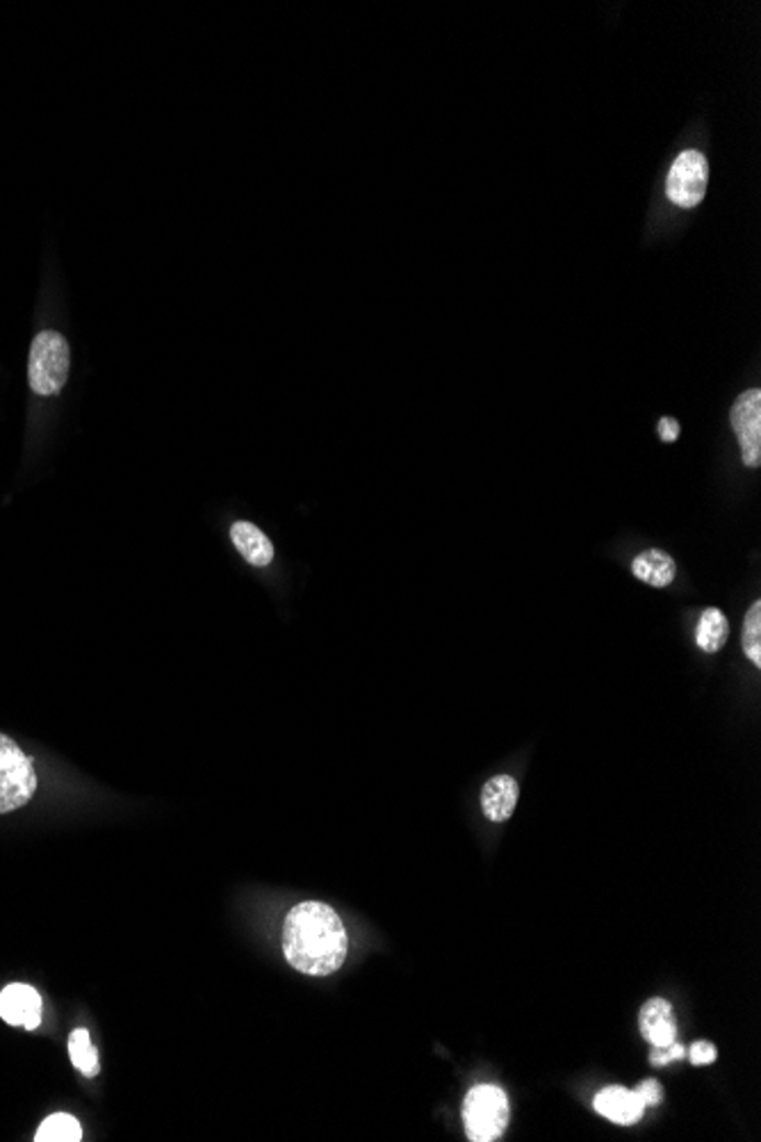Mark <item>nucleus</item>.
<instances>
[{
    "label": "nucleus",
    "mask_w": 761,
    "mask_h": 1142,
    "mask_svg": "<svg viewBox=\"0 0 761 1142\" xmlns=\"http://www.w3.org/2000/svg\"><path fill=\"white\" fill-rule=\"evenodd\" d=\"M349 938L338 913L320 900L294 906L283 923L288 963L309 976L336 974L347 960Z\"/></svg>",
    "instance_id": "f257e3e1"
},
{
    "label": "nucleus",
    "mask_w": 761,
    "mask_h": 1142,
    "mask_svg": "<svg viewBox=\"0 0 761 1142\" xmlns=\"http://www.w3.org/2000/svg\"><path fill=\"white\" fill-rule=\"evenodd\" d=\"M0 1017L10 1027H23L35 1031L42 1025V997L35 987L12 983L0 992Z\"/></svg>",
    "instance_id": "0eeeda50"
},
{
    "label": "nucleus",
    "mask_w": 761,
    "mask_h": 1142,
    "mask_svg": "<svg viewBox=\"0 0 761 1142\" xmlns=\"http://www.w3.org/2000/svg\"><path fill=\"white\" fill-rule=\"evenodd\" d=\"M71 351L67 340L57 331H42L30 347L27 379L37 395L51 398L65 388L69 379Z\"/></svg>",
    "instance_id": "f03ea898"
},
{
    "label": "nucleus",
    "mask_w": 761,
    "mask_h": 1142,
    "mask_svg": "<svg viewBox=\"0 0 761 1142\" xmlns=\"http://www.w3.org/2000/svg\"><path fill=\"white\" fill-rule=\"evenodd\" d=\"M517 798H521L517 780L511 775H495L481 790V809L491 821L502 824L515 813Z\"/></svg>",
    "instance_id": "1a4fd4ad"
},
{
    "label": "nucleus",
    "mask_w": 761,
    "mask_h": 1142,
    "mask_svg": "<svg viewBox=\"0 0 761 1142\" xmlns=\"http://www.w3.org/2000/svg\"><path fill=\"white\" fill-rule=\"evenodd\" d=\"M659 436H661V440H665V443L678 440V436H680V423H678V419H673V417H661V419H659Z\"/></svg>",
    "instance_id": "aec40b11"
},
{
    "label": "nucleus",
    "mask_w": 761,
    "mask_h": 1142,
    "mask_svg": "<svg viewBox=\"0 0 761 1142\" xmlns=\"http://www.w3.org/2000/svg\"><path fill=\"white\" fill-rule=\"evenodd\" d=\"M37 792L35 762L8 735L0 732V815L30 803Z\"/></svg>",
    "instance_id": "7ed1b4c3"
},
{
    "label": "nucleus",
    "mask_w": 761,
    "mask_h": 1142,
    "mask_svg": "<svg viewBox=\"0 0 761 1142\" xmlns=\"http://www.w3.org/2000/svg\"><path fill=\"white\" fill-rule=\"evenodd\" d=\"M689 1056H691V1061H693L695 1065H709V1063L716 1061V1046H714L712 1042H703V1040H700V1042H695V1044L691 1046V1054H689Z\"/></svg>",
    "instance_id": "6ab92c4d"
},
{
    "label": "nucleus",
    "mask_w": 761,
    "mask_h": 1142,
    "mask_svg": "<svg viewBox=\"0 0 761 1142\" xmlns=\"http://www.w3.org/2000/svg\"><path fill=\"white\" fill-rule=\"evenodd\" d=\"M636 1095L641 1097V1101L646 1104V1108H648V1106H657V1104L663 1099L661 1084H659V1081H654V1078L644 1081V1084L636 1088Z\"/></svg>",
    "instance_id": "a211bd4d"
},
{
    "label": "nucleus",
    "mask_w": 761,
    "mask_h": 1142,
    "mask_svg": "<svg viewBox=\"0 0 761 1142\" xmlns=\"http://www.w3.org/2000/svg\"><path fill=\"white\" fill-rule=\"evenodd\" d=\"M727 637H729V623H727L725 614L716 607L705 609L703 616H700L697 632H695L697 646L705 652H718L725 646Z\"/></svg>",
    "instance_id": "ddd939ff"
},
{
    "label": "nucleus",
    "mask_w": 761,
    "mask_h": 1142,
    "mask_svg": "<svg viewBox=\"0 0 761 1142\" xmlns=\"http://www.w3.org/2000/svg\"><path fill=\"white\" fill-rule=\"evenodd\" d=\"M641 1033L652 1046L673 1042L678 1035V1021L673 1006L665 999H650L641 1008Z\"/></svg>",
    "instance_id": "9d476101"
},
{
    "label": "nucleus",
    "mask_w": 761,
    "mask_h": 1142,
    "mask_svg": "<svg viewBox=\"0 0 761 1142\" xmlns=\"http://www.w3.org/2000/svg\"><path fill=\"white\" fill-rule=\"evenodd\" d=\"M69 1056H71V1063L76 1065V1070L82 1074V1076H97L101 1072V1065H99V1054H97V1046L91 1044V1038L85 1029H76L69 1038Z\"/></svg>",
    "instance_id": "4468645a"
},
{
    "label": "nucleus",
    "mask_w": 761,
    "mask_h": 1142,
    "mask_svg": "<svg viewBox=\"0 0 761 1142\" xmlns=\"http://www.w3.org/2000/svg\"><path fill=\"white\" fill-rule=\"evenodd\" d=\"M511 1120V1104L502 1088L477 1086L463 1101V1124L472 1142L497 1140Z\"/></svg>",
    "instance_id": "20e7f679"
},
{
    "label": "nucleus",
    "mask_w": 761,
    "mask_h": 1142,
    "mask_svg": "<svg viewBox=\"0 0 761 1142\" xmlns=\"http://www.w3.org/2000/svg\"><path fill=\"white\" fill-rule=\"evenodd\" d=\"M35 1140L37 1142H78V1140H82V1129L74 1116L55 1113L42 1122Z\"/></svg>",
    "instance_id": "2eb2a0df"
},
{
    "label": "nucleus",
    "mask_w": 761,
    "mask_h": 1142,
    "mask_svg": "<svg viewBox=\"0 0 761 1142\" xmlns=\"http://www.w3.org/2000/svg\"><path fill=\"white\" fill-rule=\"evenodd\" d=\"M631 570L638 580L648 582L650 586L663 589L675 580L678 566H675V559L671 555H665L663 550H646L634 559Z\"/></svg>",
    "instance_id": "f8f14e48"
},
{
    "label": "nucleus",
    "mask_w": 761,
    "mask_h": 1142,
    "mask_svg": "<svg viewBox=\"0 0 761 1142\" xmlns=\"http://www.w3.org/2000/svg\"><path fill=\"white\" fill-rule=\"evenodd\" d=\"M684 1054H686L684 1044H680V1042L673 1040V1042H668V1044L654 1046V1049H652V1054H650V1061H652V1065H668L671 1061H680V1059H684Z\"/></svg>",
    "instance_id": "f3484780"
},
{
    "label": "nucleus",
    "mask_w": 761,
    "mask_h": 1142,
    "mask_svg": "<svg viewBox=\"0 0 761 1142\" xmlns=\"http://www.w3.org/2000/svg\"><path fill=\"white\" fill-rule=\"evenodd\" d=\"M231 540L237 548V552L245 557L256 568H265L273 559V546L271 540L265 536L262 529H258L254 523H235L231 527Z\"/></svg>",
    "instance_id": "9b49d317"
},
{
    "label": "nucleus",
    "mask_w": 761,
    "mask_h": 1142,
    "mask_svg": "<svg viewBox=\"0 0 761 1142\" xmlns=\"http://www.w3.org/2000/svg\"><path fill=\"white\" fill-rule=\"evenodd\" d=\"M709 183L707 158L697 152H684L671 167L665 180L668 199L680 208H695L703 201Z\"/></svg>",
    "instance_id": "39448f33"
},
{
    "label": "nucleus",
    "mask_w": 761,
    "mask_h": 1142,
    "mask_svg": "<svg viewBox=\"0 0 761 1142\" xmlns=\"http://www.w3.org/2000/svg\"><path fill=\"white\" fill-rule=\"evenodd\" d=\"M595 1110L614 1124L631 1127L644 1118L646 1104L636 1095V1090L612 1086L595 1097Z\"/></svg>",
    "instance_id": "6e6552de"
},
{
    "label": "nucleus",
    "mask_w": 761,
    "mask_h": 1142,
    "mask_svg": "<svg viewBox=\"0 0 761 1142\" xmlns=\"http://www.w3.org/2000/svg\"><path fill=\"white\" fill-rule=\"evenodd\" d=\"M743 652L754 667H761V603H752L743 623Z\"/></svg>",
    "instance_id": "dca6fc26"
},
{
    "label": "nucleus",
    "mask_w": 761,
    "mask_h": 1142,
    "mask_svg": "<svg viewBox=\"0 0 761 1142\" xmlns=\"http://www.w3.org/2000/svg\"><path fill=\"white\" fill-rule=\"evenodd\" d=\"M732 427L741 445L743 463L757 468L761 463V390L752 388L735 402Z\"/></svg>",
    "instance_id": "423d86ee"
}]
</instances>
